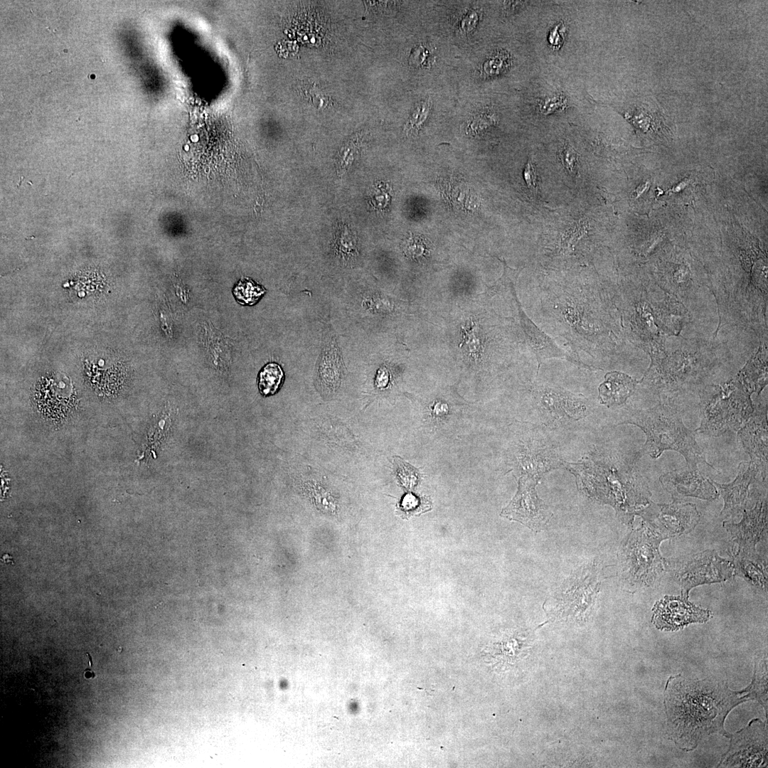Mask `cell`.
<instances>
[{"label": "cell", "instance_id": "1", "mask_svg": "<svg viewBox=\"0 0 768 768\" xmlns=\"http://www.w3.org/2000/svg\"><path fill=\"white\" fill-rule=\"evenodd\" d=\"M748 700L724 683L705 679L687 681L671 676L665 690V707L669 735L684 750H692L705 736L719 733L727 737L724 721L736 705Z\"/></svg>", "mask_w": 768, "mask_h": 768}, {"label": "cell", "instance_id": "2", "mask_svg": "<svg viewBox=\"0 0 768 768\" xmlns=\"http://www.w3.org/2000/svg\"><path fill=\"white\" fill-rule=\"evenodd\" d=\"M594 292L582 290L541 294L542 305L559 326V332L575 351L594 357L602 343V325Z\"/></svg>", "mask_w": 768, "mask_h": 768}, {"label": "cell", "instance_id": "3", "mask_svg": "<svg viewBox=\"0 0 768 768\" xmlns=\"http://www.w3.org/2000/svg\"><path fill=\"white\" fill-rule=\"evenodd\" d=\"M622 423H630L641 428L646 436L643 451L657 459L666 450L682 454L688 467L698 469V464L715 468L706 462L698 446L695 434L684 425L681 417L671 408L658 406L629 415Z\"/></svg>", "mask_w": 768, "mask_h": 768}, {"label": "cell", "instance_id": "4", "mask_svg": "<svg viewBox=\"0 0 768 768\" xmlns=\"http://www.w3.org/2000/svg\"><path fill=\"white\" fill-rule=\"evenodd\" d=\"M663 540L644 525L630 533L621 550L623 575L629 584L651 586L661 579L666 567L659 551Z\"/></svg>", "mask_w": 768, "mask_h": 768}, {"label": "cell", "instance_id": "5", "mask_svg": "<svg viewBox=\"0 0 768 768\" xmlns=\"http://www.w3.org/2000/svg\"><path fill=\"white\" fill-rule=\"evenodd\" d=\"M673 569L674 577L681 587V594L688 596L695 586L730 579L734 566L715 552L707 550L679 560Z\"/></svg>", "mask_w": 768, "mask_h": 768}, {"label": "cell", "instance_id": "6", "mask_svg": "<svg viewBox=\"0 0 768 768\" xmlns=\"http://www.w3.org/2000/svg\"><path fill=\"white\" fill-rule=\"evenodd\" d=\"M639 514L647 526L664 540L692 531L700 520L694 504L678 500L668 504L651 502Z\"/></svg>", "mask_w": 768, "mask_h": 768}, {"label": "cell", "instance_id": "7", "mask_svg": "<svg viewBox=\"0 0 768 768\" xmlns=\"http://www.w3.org/2000/svg\"><path fill=\"white\" fill-rule=\"evenodd\" d=\"M752 412L749 399L716 396L708 400L702 408L701 423L697 431L714 437L727 431H737Z\"/></svg>", "mask_w": 768, "mask_h": 768}, {"label": "cell", "instance_id": "8", "mask_svg": "<svg viewBox=\"0 0 768 768\" xmlns=\"http://www.w3.org/2000/svg\"><path fill=\"white\" fill-rule=\"evenodd\" d=\"M593 570V566L581 568L562 584L554 597L557 613L560 617L580 619L586 617L592 610L598 592V582Z\"/></svg>", "mask_w": 768, "mask_h": 768}, {"label": "cell", "instance_id": "9", "mask_svg": "<svg viewBox=\"0 0 768 768\" xmlns=\"http://www.w3.org/2000/svg\"><path fill=\"white\" fill-rule=\"evenodd\" d=\"M538 479L533 476L521 477L516 494L501 512L502 516L518 521L535 532L545 528L553 516L537 495Z\"/></svg>", "mask_w": 768, "mask_h": 768}, {"label": "cell", "instance_id": "10", "mask_svg": "<svg viewBox=\"0 0 768 768\" xmlns=\"http://www.w3.org/2000/svg\"><path fill=\"white\" fill-rule=\"evenodd\" d=\"M652 623L658 629L677 631L692 623H704L712 617V612L702 609L688 600V596H665L653 607Z\"/></svg>", "mask_w": 768, "mask_h": 768}, {"label": "cell", "instance_id": "11", "mask_svg": "<svg viewBox=\"0 0 768 768\" xmlns=\"http://www.w3.org/2000/svg\"><path fill=\"white\" fill-rule=\"evenodd\" d=\"M739 523L724 521L723 526L737 544V553H755L756 544L767 534V502L757 501L752 508H745Z\"/></svg>", "mask_w": 768, "mask_h": 768}, {"label": "cell", "instance_id": "12", "mask_svg": "<svg viewBox=\"0 0 768 768\" xmlns=\"http://www.w3.org/2000/svg\"><path fill=\"white\" fill-rule=\"evenodd\" d=\"M659 481L675 500L678 496L707 501H713L718 497V491L712 481L705 478L698 469L688 466L663 474Z\"/></svg>", "mask_w": 768, "mask_h": 768}, {"label": "cell", "instance_id": "13", "mask_svg": "<svg viewBox=\"0 0 768 768\" xmlns=\"http://www.w3.org/2000/svg\"><path fill=\"white\" fill-rule=\"evenodd\" d=\"M521 327L528 346L534 353L538 362V373L543 362L550 358H560L567 361L578 367L592 369L590 366L582 362L578 358L570 355L542 329H540L523 311L516 300Z\"/></svg>", "mask_w": 768, "mask_h": 768}, {"label": "cell", "instance_id": "14", "mask_svg": "<svg viewBox=\"0 0 768 768\" xmlns=\"http://www.w3.org/2000/svg\"><path fill=\"white\" fill-rule=\"evenodd\" d=\"M759 471L758 466L750 460L739 464L737 475L731 483L723 484L711 480L724 501L721 515L735 516L743 511L747 505L749 486Z\"/></svg>", "mask_w": 768, "mask_h": 768}, {"label": "cell", "instance_id": "15", "mask_svg": "<svg viewBox=\"0 0 768 768\" xmlns=\"http://www.w3.org/2000/svg\"><path fill=\"white\" fill-rule=\"evenodd\" d=\"M738 437L751 461L758 466L764 478L767 471V415H752L745 426L740 429Z\"/></svg>", "mask_w": 768, "mask_h": 768}, {"label": "cell", "instance_id": "16", "mask_svg": "<svg viewBox=\"0 0 768 768\" xmlns=\"http://www.w3.org/2000/svg\"><path fill=\"white\" fill-rule=\"evenodd\" d=\"M343 365L340 349L332 339L323 348L317 364L316 383L325 395L333 394L341 385Z\"/></svg>", "mask_w": 768, "mask_h": 768}, {"label": "cell", "instance_id": "17", "mask_svg": "<svg viewBox=\"0 0 768 768\" xmlns=\"http://www.w3.org/2000/svg\"><path fill=\"white\" fill-rule=\"evenodd\" d=\"M638 382L629 375L619 371H611L604 376L599 386L598 398L602 404L608 407L621 405L634 391Z\"/></svg>", "mask_w": 768, "mask_h": 768}, {"label": "cell", "instance_id": "18", "mask_svg": "<svg viewBox=\"0 0 768 768\" xmlns=\"http://www.w3.org/2000/svg\"><path fill=\"white\" fill-rule=\"evenodd\" d=\"M733 566L748 582L767 588V570L763 565L754 559V553H736Z\"/></svg>", "mask_w": 768, "mask_h": 768}, {"label": "cell", "instance_id": "19", "mask_svg": "<svg viewBox=\"0 0 768 768\" xmlns=\"http://www.w3.org/2000/svg\"><path fill=\"white\" fill-rule=\"evenodd\" d=\"M284 379V372L276 363L265 365L260 372L258 388L265 396L274 394L279 388Z\"/></svg>", "mask_w": 768, "mask_h": 768}, {"label": "cell", "instance_id": "20", "mask_svg": "<svg viewBox=\"0 0 768 768\" xmlns=\"http://www.w3.org/2000/svg\"><path fill=\"white\" fill-rule=\"evenodd\" d=\"M764 663L760 664L759 668L755 666L754 674L752 681L749 687L740 691L744 694L748 700L755 699L758 700L767 710V669Z\"/></svg>", "mask_w": 768, "mask_h": 768}, {"label": "cell", "instance_id": "21", "mask_svg": "<svg viewBox=\"0 0 768 768\" xmlns=\"http://www.w3.org/2000/svg\"><path fill=\"white\" fill-rule=\"evenodd\" d=\"M265 292V289L249 279H242L233 290L236 300L243 305H252Z\"/></svg>", "mask_w": 768, "mask_h": 768}, {"label": "cell", "instance_id": "22", "mask_svg": "<svg viewBox=\"0 0 768 768\" xmlns=\"http://www.w3.org/2000/svg\"><path fill=\"white\" fill-rule=\"evenodd\" d=\"M464 343L466 344V351L474 358H479L484 351L483 337L479 334L477 326L474 324L468 329L463 328Z\"/></svg>", "mask_w": 768, "mask_h": 768}, {"label": "cell", "instance_id": "23", "mask_svg": "<svg viewBox=\"0 0 768 768\" xmlns=\"http://www.w3.org/2000/svg\"><path fill=\"white\" fill-rule=\"evenodd\" d=\"M396 473L400 482L407 489H412L419 481V474L415 468L400 458L395 459Z\"/></svg>", "mask_w": 768, "mask_h": 768}, {"label": "cell", "instance_id": "24", "mask_svg": "<svg viewBox=\"0 0 768 768\" xmlns=\"http://www.w3.org/2000/svg\"><path fill=\"white\" fill-rule=\"evenodd\" d=\"M401 506L406 513L412 514L427 509V502L422 501L412 494H407L403 498Z\"/></svg>", "mask_w": 768, "mask_h": 768}, {"label": "cell", "instance_id": "25", "mask_svg": "<svg viewBox=\"0 0 768 768\" xmlns=\"http://www.w3.org/2000/svg\"><path fill=\"white\" fill-rule=\"evenodd\" d=\"M506 55H494L486 60L483 66V70L489 75L498 74L500 70L505 68L506 64Z\"/></svg>", "mask_w": 768, "mask_h": 768}, {"label": "cell", "instance_id": "26", "mask_svg": "<svg viewBox=\"0 0 768 768\" xmlns=\"http://www.w3.org/2000/svg\"><path fill=\"white\" fill-rule=\"evenodd\" d=\"M430 110V102L429 100L420 102L415 107V110L412 112L410 118L412 125H415L419 127L427 119Z\"/></svg>", "mask_w": 768, "mask_h": 768}, {"label": "cell", "instance_id": "27", "mask_svg": "<svg viewBox=\"0 0 768 768\" xmlns=\"http://www.w3.org/2000/svg\"><path fill=\"white\" fill-rule=\"evenodd\" d=\"M560 156L565 169L570 172H572L575 169L577 162V156L575 151L572 146L565 145L560 151Z\"/></svg>", "mask_w": 768, "mask_h": 768}, {"label": "cell", "instance_id": "28", "mask_svg": "<svg viewBox=\"0 0 768 768\" xmlns=\"http://www.w3.org/2000/svg\"><path fill=\"white\" fill-rule=\"evenodd\" d=\"M565 105V100L558 95L546 97L541 102L540 107V110L544 114H549L550 112H555L558 110H560Z\"/></svg>", "mask_w": 768, "mask_h": 768}, {"label": "cell", "instance_id": "29", "mask_svg": "<svg viewBox=\"0 0 768 768\" xmlns=\"http://www.w3.org/2000/svg\"><path fill=\"white\" fill-rule=\"evenodd\" d=\"M479 16L474 11H469L462 19L460 31L464 33L471 32L478 23Z\"/></svg>", "mask_w": 768, "mask_h": 768}, {"label": "cell", "instance_id": "30", "mask_svg": "<svg viewBox=\"0 0 768 768\" xmlns=\"http://www.w3.org/2000/svg\"><path fill=\"white\" fill-rule=\"evenodd\" d=\"M523 176L528 188L535 191L538 186L537 174L530 160L526 165Z\"/></svg>", "mask_w": 768, "mask_h": 768}, {"label": "cell", "instance_id": "31", "mask_svg": "<svg viewBox=\"0 0 768 768\" xmlns=\"http://www.w3.org/2000/svg\"><path fill=\"white\" fill-rule=\"evenodd\" d=\"M428 56V51L426 48L419 46L413 49L412 51L410 62L415 66H420L426 60Z\"/></svg>", "mask_w": 768, "mask_h": 768}, {"label": "cell", "instance_id": "32", "mask_svg": "<svg viewBox=\"0 0 768 768\" xmlns=\"http://www.w3.org/2000/svg\"><path fill=\"white\" fill-rule=\"evenodd\" d=\"M389 380V373L385 368H380L378 371L375 384L378 388H384Z\"/></svg>", "mask_w": 768, "mask_h": 768}, {"label": "cell", "instance_id": "33", "mask_svg": "<svg viewBox=\"0 0 768 768\" xmlns=\"http://www.w3.org/2000/svg\"><path fill=\"white\" fill-rule=\"evenodd\" d=\"M12 559H13V558H12V557H11V555H10L9 554H7V553H6V554H4V555L3 556H2V559H1V560H2V561H4V562H5V563H7V564H9V563H11V564H12V565H13V564H14V561H13V560H12Z\"/></svg>", "mask_w": 768, "mask_h": 768}]
</instances>
